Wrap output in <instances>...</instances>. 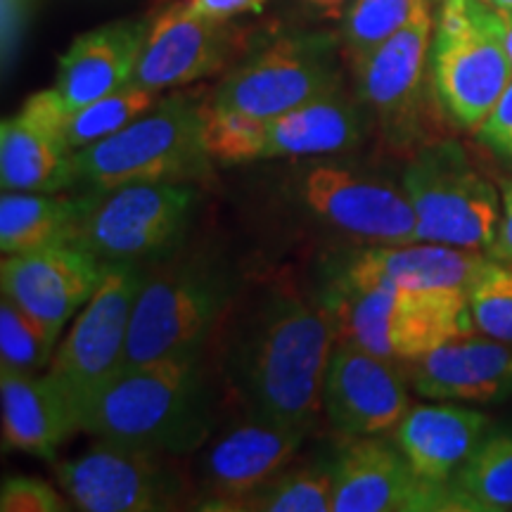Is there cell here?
Returning <instances> with one entry per match:
<instances>
[{
	"label": "cell",
	"mask_w": 512,
	"mask_h": 512,
	"mask_svg": "<svg viewBox=\"0 0 512 512\" xmlns=\"http://www.w3.org/2000/svg\"><path fill=\"white\" fill-rule=\"evenodd\" d=\"M498 15H501V22H503L505 50H508V57H510V62H512V10H498Z\"/></svg>",
	"instance_id": "40"
},
{
	"label": "cell",
	"mask_w": 512,
	"mask_h": 512,
	"mask_svg": "<svg viewBox=\"0 0 512 512\" xmlns=\"http://www.w3.org/2000/svg\"><path fill=\"white\" fill-rule=\"evenodd\" d=\"M415 211V242L489 249L501 223V195L453 140L422 145L403 171Z\"/></svg>",
	"instance_id": "7"
},
{
	"label": "cell",
	"mask_w": 512,
	"mask_h": 512,
	"mask_svg": "<svg viewBox=\"0 0 512 512\" xmlns=\"http://www.w3.org/2000/svg\"><path fill=\"white\" fill-rule=\"evenodd\" d=\"M202 102L174 93L114 136L74 152V185L110 192L133 183H190L209 174L202 140Z\"/></svg>",
	"instance_id": "3"
},
{
	"label": "cell",
	"mask_w": 512,
	"mask_h": 512,
	"mask_svg": "<svg viewBox=\"0 0 512 512\" xmlns=\"http://www.w3.org/2000/svg\"><path fill=\"white\" fill-rule=\"evenodd\" d=\"M425 3L427 0H354L339 29L344 60L356 67L389 36L406 27Z\"/></svg>",
	"instance_id": "29"
},
{
	"label": "cell",
	"mask_w": 512,
	"mask_h": 512,
	"mask_svg": "<svg viewBox=\"0 0 512 512\" xmlns=\"http://www.w3.org/2000/svg\"><path fill=\"white\" fill-rule=\"evenodd\" d=\"M501 202V223H498V233L494 242L486 249V256H489V259L503 261V264H512V181L503 185Z\"/></svg>",
	"instance_id": "38"
},
{
	"label": "cell",
	"mask_w": 512,
	"mask_h": 512,
	"mask_svg": "<svg viewBox=\"0 0 512 512\" xmlns=\"http://www.w3.org/2000/svg\"><path fill=\"white\" fill-rule=\"evenodd\" d=\"M57 337L3 297L0 302V370L12 373H38L48 370L55 356Z\"/></svg>",
	"instance_id": "32"
},
{
	"label": "cell",
	"mask_w": 512,
	"mask_h": 512,
	"mask_svg": "<svg viewBox=\"0 0 512 512\" xmlns=\"http://www.w3.org/2000/svg\"><path fill=\"white\" fill-rule=\"evenodd\" d=\"M147 24L121 19L76 36L57 64L55 91L69 114L133 81L143 53Z\"/></svg>",
	"instance_id": "22"
},
{
	"label": "cell",
	"mask_w": 512,
	"mask_h": 512,
	"mask_svg": "<svg viewBox=\"0 0 512 512\" xmlns=\"http://www.w3.org/2000/svg\"><path fill=\"white\" fill-rule=\"evenodd\" d=\"M34 10L36 0H0V55L5 72L17 62Z\"/></svg>",
	"instance_id": "35"
},
{
	"label": "cell",
	"mask_w": 512,
	"mask_h": 512,
	"mask_svg": "<svg viewBox=\"0 0 512 512\" xmlns=\"http://www.w3.org/2000/svg\"><path fill=\"white\" fill-rule=\"evenodd\" d=\"M337 339L396 363H413L475 330L467 292L330 283Z\"/></svg>",
	"instance_id": "5"
},
{
	"label": "cell",
	"mask_w": 512,
	"mask_h": 512,
	"mask_svg": "<svg viewBox=\"0 0 512 512\" xmlns=\"http://www.w3.org/2000/svg\"><path fill=\"white\" fill-rule=\"evenodd\" d=\"M363 128L361 107L342 86L268 119L264 159L337 155L361 143Z\"/></svg>",
	"instance_id": "25"
},
{
	"label": "cell",
	"mask_w": 512,
	"mask_h": 512,
	"mask_svg": "<svg viewBox=\"0 0 512 512\" xmlns=\"http://www.w3.org/2000/svg\"><path fill=\"white\" fill-rule=\"evenodd\" d=\"M430 3L354 67L358 100L380 121L387 145L408 150L418 140L432 55Z\"/></svg>",
	"instance_id": "11"
},
{
	"label": "cell",
	"mask_w": 512,
	"mask_h": 512,
	"mask_svg": "<svg viewBox=\"0 0 512 512\" xmlns=\"http://www.w3.org/2000/svg\"><path fill=\"white\" fill-rule=\"evenodd\" d=\"M95 200L98 192L57 197L55 192L3 190L0 249L3 254H27L46 247L74 245Z\"/></svg>",
	"instance_id": "26"
},
{
	"label": "cell",
	"mask_w": 512,
	"mask_h": 512,
	"mask_svg": "<svg viewBox=\"0 0 512 512\" xmlns=\"http://www.w3.org/2000/svg\"><path fill=\"white\" fill-rule=\"evenodd\" d=\"M3 446L55 460L57 448L79 432L72 408L48 373L0 370Z\"/></svg>",
	"instance_id": "24"
},
{
	"label": "cell",
	"mask_w": 512,
	"mask_h": 512,
	"mask_svg": "<svg viewBox=\"0 0 512 512\" xmlns=\"http://www.w3.org/2000/svg\"><path fill=\"white\" fill-rule=\"evenodd\" d=\"M145 271L140 261H107L105 278L74 318L46 373L57 384L76 422L124 370L128 325Z\"/></svg>",
	"instance_id": "8"
},
{
	"label": "cell",
	"mask_w": 512,
	"mask_h": 512,
	"mask_svg": "<svg viewBox=\"0 0 512 512\" xmlns=\"http://www.w3.org/2000/svg\"><path fill=\"white\" fill-rule=\"evenodd\" d=\"M233 292V273L219 256L188 254L147 273L128 325L124 370L200 358Z\"/></svg>",
	"instance_id": "4"
},
{
	"label": "cell",
	"mask_w": 512,
	"mask_h": 512,
	"mask_svg": "<svg viewBox=\"0 0 512 512\" xmlns=\"http://www.w3.org/2000/svg\"><path fill=\"white\" fill-rule=\"evenodd\" d=\"M55 479L86 512L166 510L178 486L162 467V456L102 439L81 456L57 463Z\"/></svg>",
	"instance_id": "14"
},
{
	"label": "cell",
	"mask_w": 512,
	"mask_h": 512,
	"mask_svg": "<svg viewBox=\"0 0 512 512\" xmlns=\"http://www.w3.org/2000/svg\"><path fill=\"white\" fill-rule=\"evenodd\" d=\"M335 477L330 465L285 470L238 503L240 512H332Z\"/></svg>",
	"instance_id": "28"
},
{
	"label": "cell",
	"mask_w": 512,
	"mask_h": 512,
	"mask_svg": "<svg viewBox=\"0 0 512 512\" xmlns=\"http://www.w3.org/2000/svg\"><path fill=\"white\" fill-rule=\"evenodd\" d=\"M432 86L453 124L477 131L512 81L503 22L484 0H444L432 38Z\"/></svg>",
	"instance_id": "6"
},
{
	"label": "cell",
	"mask_w": 512,
	"mask_h": 512,
	"mask_svg": "<svg viewBox=\"0 0 512 512\" xmlns=\"http://www.w3.org/2000/svg\"><path fill=\"white\" fill-rule=\"evenodd\" d=\"M0 510L3 512H64L69 503L57 494L48 482L38 477H8L0 489Z\"/></svg>",
	"instance_id": "34"
},
{
	"label": "cell",
	"mask_w": 512,
	"mask_h": 512,
	"mask_svg": "<svg viewBox=\"0 0 512 512\" xmlns=\"http://www.w3.org/2000/svg\"><path fill=\"white\" fill-rule=\"evenodd\" d=\"M486 259L477 249L439 245V242L375 245L351 252L332 275V283L349 287L392 285L401 290L470 292Z\"/></svg>",
	"instance_id": "20"
},
{
	"label": "cell",
	"mask_w": 512,
	"mask_h": 512,
	"mask_svg": "<svg viewBox=\"0 0 512 512\" xmlns=\"http://www.w3.org/2000/svg\"><path fill=\"white\" fill-rule=\"evenodd\" d=\"M484 3L494 5L498 10H512V0H484Z\"/></svg>",
	"instance_id": "41"
},
{
	"label": "cell",
	"mask_w": 512,
	"mask_h": 512,
	"mask_svg": "<svg viewBox=\"0 0 512 512\" xmlns=\"http://www.w3.org/2000/svg\"><path fill=\"white\" fill-rule=\"evenodd\" d=\"M309 430L247 418L214 441L202 463V486L211 510H235L271 482L304 444Z\"/></svg>",
	"instance_id": "19"
},
{
	"label": "cell",
	"mask_w": 512,
	"mask_h": 512,
	"mask_svg": "<svg viewBox=\"0 0 512 512\" xmlns=\"http://www.w3.org/2000/svg\"><path fill=\"white\" fill-rule=\"evenodd\" d=\"M477 138L498 157L512 162V81L498 98L494 110L489 112V117L477 128Z\"/></svg>",
	"instance_id": "36"
},
{
	"label": "cell",
	"mask_w": 512,
	"mask_h": 512,
	"mask_svg": "<svg viewBox=\"0 0 512 512\" xmlns=\"http://www.w3.org/2000/svg\"><path fill=\"white\" fill-rule=\"evenodd\" d=\"M268 119L240 110L202 102V140L214 162L249 164L264 162Z\"/></svg>",
	"instance_id": "31"
},
{
	"label": "cell",
	"mask_w": 512,
	"mask_h": 512,
	"mask_svg": "<svg viewBox=\"0 0 512 512\" xmlns=\"http://www.w3.org/2000/svg\"><path fill=\"white\" fill-rule=\"evenodd\" d=\"M209 389L200 358L128 368L81 420V432L157 456H183L211 437Z\"/></svg>",
	"instance_id": "2"
},
{
	"label": "cell",
	"mask_w": 512,
	"mask_h": 512,
	"mask_svg": "<svg viewBox=\"0 0 512 512\" xmlns=\"http://www.w3.org/2000/svg\"><path fill=\"white\" fill-rule=\"evenodd\" d=\"M238 46L240 31L233 24L197 15L185 0H176L147 24L133 83L162 93L209 79L233 60Z\"/></svg>",
	"instance_id": "15"
},
{
	"label": "cell",
	"mask_w": 512,
	"mask_h": 512,
	"mask_svg": "<svg viewBox=\"0 0 512 512\" xmlns=\"http://www.w3.org/2000/svg\"><path fill=\"white\" fill-rule=\"evenodd\" d=\"M107 261L76 245L3 254L0 287L3 297L60 337L64 325L79 313L105 278Z\"/></svg>",
	"instance_id": "17"
},
{
	"label": "cell",
	"mask_w": 512,
	"mask_h": 512,
	"mask_svg": "<svg viewBox=\"0 0 512 512\" xmlns=\"http://www.w3.org/2000/svg\"><path fill=\"white\" fill-rule=\"evenodd\" d=\"M69 110L55 88L27 98L0 124V185L15 192H60L74 185Z\"/></svg>",
	"instance_id": "18"
},
{
	"label": "cell",
	"mask_w": 512,
	"mask_h": 512,
	"mask_svg": "<svg viewBox=\"0 0 512 512\" xmlns=\"http://www.w3.org/2000/svg\"><path fill=\"white\" fill-rule=\"evenodd\" d=\"M323 411L342 437H380L408 413L399 363L337 339L323 382Z\"/></svg>",
	"instance_id": "16"
},
{
	"label": "cell",
	"mask_w": 512,
	"mask_h": 512,
	"mask_svg": "<svg viewBox=\"0 0 512 512\" xmlns=\"http://www.w3.org/2000/svg\"><path fill=\"white\" fill-rule=\"evenodd\" d=\"M316 15L325 19H342L347 10L354 5V0H304Z\"/></svg>",
	"instance_id": "39"
},
{
	"label": "cell",
	"mask_w": 512,
	"mask_h": 512,
	"mask_svg": "<svg viewBox=\"0 0 512 512\" xmlns=\"http://www.w3.org/2000/svg\"><path fill=\"white\" fill-rule=\"evenodd\" d=\"M332 512H456L448 484L415 475L401 448L380 437H344L335 460Z\"/></svg>",
	"instance_id": "12"
},
{
	"label": "cell",
	"mask_w": 512,
	"mask_h": 512,
	"mask_svg": "<svg viewBox=\"0 0 512 512\" xmlns=\"http://www.w3.org/2000/svg\"><path fill=\"white\" fill-rule=\"evenodd\" d=\"M467 299L475 328L484 337L512 344V264L486 259Z\"/></svg>",
	"instance_id": "33"
},
{
	"label": "cell",
	"mask_w": 512,
	"mask_h": 512,
	"mask_svg": "<svg viewBox=\"0 0 512 512\" xmlns=\"http://www.w3.org/2000/svg\"><path fill=\"white\" fill-rule=\"evenodd\" d=\"M335 320L292 290H271L249 313L228 356L247 418L309 430L323 408Z\"/></svg>",
	"instance_id": "1"
},
{
	"label": "cell",
	"mask_w": 512,
	"mask_h": 512,
	"mask_svg": "<svg viewBox=\"0 0 512 512\" xmlns=\"http://www.w3.org/2000/svg\"><path fill=\"white\" fill-rule=\"evenodd\" d=\"M190 183H133L100 192L74 245L102 261H143L174 252L190 223Z\"/></svg>",
	"instance_id": "10"
},
{
	"label": "cell",
	"mask_w": 512,
	"mask_h": 512,
	"mask_svg": "<svg viewBox=\"0 0 512 512\" xmlns=\"http://www.w3.org/2000/svg\"><path fill=\"white\" fill-rule=\"evenodd\" d=\"M448 489L456 512L512 510V430L486 434Z\"/></svg>",
	"instance_id": "27"
},
{
	"label": "cell",
	"mask_w": 512,
	"mask_h": 512,
	"mask_svg": "<svg viewBox=\"0 0 512 512\" xmlns=\"http://www.w3.org/2000/svg\"><path fill=\"white\" fill-rule=\"evenodd\" d=\"M489 425L491 420L472 408L422 403L403 415L394 430L396 446L415 475L432 484H448L489 434Z\"/></svg>",
	"instance_id": "23"
},
{
	"label": "cell",
	"mask_w": 512,
	"mask_h": 512,
	"mask_svg": "<svg viewBox=\"0 0 512 512\" xmlns=\"http://www.w3.org/2000/svg\"><path fill=\"white\" fill-rule=\"evenodd\" d=\"M339 36L292 34L275 38L230 72L211 102L259 119H273L342 88Z\"/></svg>",
	"instance_id": "9"
},
{
	"label": "cell",
	"mask_w": 512,
	"mask_h": 512,
	"mask_svg": "<svg viewBox=\"0 0 512 512\" xmlns=\"http://www.w3.org/2000/svg\"><path fill=\"white\" fill-rule=\"evenodd\" d=\"M266 3L268 0H185V5L197 15L223 19V22L240 15H259Z\"/></svg>",
	"instance_id": "37"
},
{
	"label": "cell",
	"mask_w": 512,
	"mask_h": 512,
	"mask_svg": "<svg viewBox=\"0 0 512 512\" xmlns=\"http://www.w3.org/2000/svg\"><path fill=\"white\" fill-rule=\"evenodd\" d=\"M157 105V91L138 86V83H126L119 91L88 102L86 107L69 114L67 121V140L72 150L100 143V140L114 136L121 128L138 119L140 114Z\"/></svg>",
	"instance_id": "30"
},
{
	"label": "cell",
	"mask_w": 512,
	"mask_h": 512,
	"mask_svg": "<svg viewBox=\"0 0 512 512\" xmlns=\"http://www.w3.org/2000/svg\"><path fill=\"white\" fill-rule=\"evenodd\" d=\"M299 195L320 221L375 245L415 242V211L406 190L335 164L311 166Z\"/></svg>",
	"instance_id": "13"
},
{
	"label": "cell",
	"mask_w": 512,
	"mask_h": 512,
	"mask_svg": "<svg viewBox=\"0 0 512 512\" xmlns=\"http://www.w3.org/2000/svg\"><path fill=\"white\" fill-rule=\"evenodd\" d=\"M413 389L432 401L501 403L512 396V351L498 339L458 337L413 361Z\"/></svg>",
	"instance_id": "21"
}]
</instances>
